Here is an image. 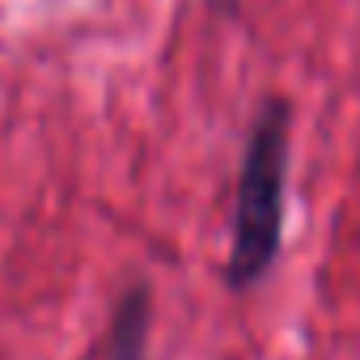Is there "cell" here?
Segmentation results:
<instances>
[{"mask_svg":"<svg viewBox=\"0 0 360 360\" xmlns=\"http://www.w3.org/2000/svg\"><path fill=\"white\" fill-rule=\"evenodd\" d=\"M288 131L292 110L284 98H263L242 169H238V195L229 221V255H225V284L246 292L271 276L284 250V221H288Z\"/></svg>","mask_w":360,"mask_h":360,"instance_id":"cell-1","label":"cell"},{"mask_svg":"<svg viewBox=\"0 0 360 360\" xmlns=\"http://www.w3.org/2000/svg\"><path fill=\"white\" fill-rule=\"evenodd\" d=\"M148 335H153V292L148 284H131L115 301L106 326V360H148Z\"/></svg>","mask_w":360,"mask_h":360,"instance_id":"cell-2","label":"cell"}]
</instances>
